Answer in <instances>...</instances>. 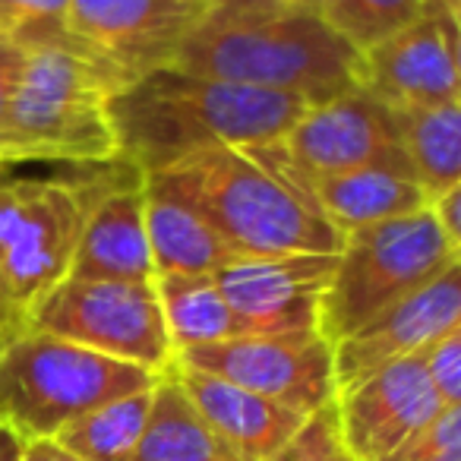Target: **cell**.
Returning <instances> with one entry per match:
<instances>
[{"mask_svg": "<svg viewBox=\"0 0 461 461\" xmlns=\"http://www.w3.org/2000/svg\"><path fill=\"white\" fill-rule=\"evenodd\" d=\"M146 184L196 212L234 257L339 253L345 240L282 140L212 149L152 174Z\"/></svg>", "mask_w": 461, "mask_h": 461, "instance_id": "1", "label": "cell"}, {"mask_svg": "<svg viewBox=\"0 0 461 461\" xmlns=\"http://www.w3.org/2000/svg\"><path fill=\"white\" fill-rule=\"evenodd\" d=\"M303 111L291 95L167 64L114 92L111 127L117 158L152 177L212 149L282 140Z\"/></svg>", "mask_w": 461, "mask_h": 461, "instance_id": "2", "label": "cell"}, {"mask_svg": "<svg viewBox=\"0 0 461 461\" xmlns=\"http://www.w3.org/2000/svg\"><path fill=\"white\" fill-rule=\"evenodd\" d=\"M142 177L123 158L0 161V332H29L39 303L70 276L92 203ZM146 180V177H142Z\"/></svg>", "mask_w": 461, "mask_h": 461, "instance_id": "3", "label": "cell"}, {"mask_svg": "<svg viewBox=\"0 0 461 461\" xmlns=\"http://www.w3.org/2000/svg\"><path fill=\"white\" fill-rule=\"evenodd\" d=\"M205 77L322 104L357 86L360 54L322 16L301 7L209 14L174 58Z\"/></svg>", "mask_w": 461, "mask_h": 461, "instance_id": "4", "label": "cell"}, {"mask_svg": "<svg viewBox=\"0 0 461 461\" xmlns=\"http://www.w3.org/2000/svg\"><path fill=\"white\" fill-rule=\"evenodd\" d=\"M16 39L26 45V70L0 130V161L117 158L111 98L121 83L73 48L60 23Z\"/></svg>", "mask_w": 461, "mask_h": 461, "instance_id": "5", "label": "cell"}, {"mask_svg": "<svg viewBox=\"0 0 461 461\" xmlns=\"http://www.w3.org/2000/svg\"><path fill=\"white\" fill-rule=\"evenodd\" d=\"M155 373L45 332H23L0 351V427L20 442L54 439L67 423L130 392Z\"/></svg>", "mask_w": 461, "mask_h": 461, "instance_id": "6", "label": "cell"}, {"mask_svg": "<svg viewBox=\"0 0 461 461\" xmlns=\"http://www.w3.org/2000/svg\"><path fill=\"white\" fill-rule=\"evenodd\" d=\"M455 263H461V250L448 244L429 205L351 230L335 253L332 282L322 297V339L335 345Z\"/></svg>", "mask_w": 461, "mask_h": 461, "instance_id": "7", "label": "cell"}, {"mask_svg": "<svg viewBox=\"0 0 461 461\" xmlns=\"http://www.w3.org/2000/svg\"><path fill=\"white\" fill-rule=\"evenodd\" d=\"M29 332H45L123 364L161 373L174 364V348L161 320L158 294L149 282L67 276L32 313Z\"/></svg>", "mask_w": 461, "mask_h": 461, "instance_id": "8", "label": "cell"}, {"mask_svg": "<svg viewBox=\"0 0 461 461\" xmlns=\"http://www.w3.org/2000/svg\"><path fill=\"white\" fill-rule=\"evenodd\" d=\"M212 14L209 0H70L64 35L121 89L174 64L184 41Z\"/></svg>", "mask_w": 461, "mask_h": 461, "instance_id": "9", "label": "cell"}, {"mask_svg": "<svg viewBox=\"0 0 461 461\" xmlns=\"http://www.w3.org/2000/svg\"><path fill=\"white\" fill-rule=\"evenodd\" d=\"M177 364L250 389L263 398L313 417L335 402L332 345L320 329L278 335H234L215 345L180 351Z\"/></svg>", "mask_w": 461, "mask_h": 461, "instance_id": "10", "label": "cell"}, {"mask_svg": "<svg viewBox=\"0 0 461 461\" xmlns=\"http://www.w3.org/2000/svg\"><path fill=\"white\" fill-rule=\"evenodd\" d=\"M357 86L392 111L458 102V10L427 0L414 23L360 54Z\"/></svg>", "mask_w": 461, "mask_h": 461, "instance_id": "11", "label": "cell"}, {"mask_svg": "<svg viewBox=\"0 0 461 461\" xmlns=\"http://www.w3.org/2000/svg\"><path fill=\"white\" fill-rule=\"evenodd\" d=\"M335 272V253L234 257L212 272L238 335L320 329V310Z\"/></svg>", "mask_w": 461, "mask_h": 461, "instance_id": "12", "label": "cell"}, {"mask_svg": "<svg viewBox=\"0 0 461 461\" xmlns=\"http://www.w3.org/2000/svg\"><path fill=\"white\" fill-rule=\"evenodd\" d=\"M282 142L307 177H326L357 167H392L411 177L395 111L360 86L322 104H310L282 136Z\"/></svg>", "mask_w": 461, "mask_h": 461, "instance_id": "13", "label": "cell"}, {"mask_svg": "<svg viewBox=\"0 0 461 461\" xmlns=\"http://www.w3.org/2000/svg\"><path fill=\"white\" fill-rule=\"evenodd\" d=\"M345 448L354 461H383L442 408L420 354L395 360L345 385L332 402Z\"/></svg>", "mask_w": 461, "mask_h": 461, "instance_id": "14", "label": "cell"}, {"mask_svg": "<svg viewBox=\"0 0 461 461\" xmlns=\"http://www.w3.org/2000/svg\"><path fill=\"white\" fill-rule=\"evenodd\" d=\"M455 326H461V263L335 341V395L379 366L420 354Z\"/></svg>", "mask_w": 461, "mask_h": 461, "instance_id": "15", "label": "cell"}, {"mask_svg": "<svg viewBox=\"0 0 461 461\" xmlns=\"http://www.w3.org/2000/svg\"><path fill=\"white\" fill-rule=\"evenodd\" d=\"M171 373L193 402V408L203 414V420L215 429L218 439L234 452L238 461L272 458L307 420L272 398L240 389L228 379L190 370L177 360L171 364Z\"/></svg>", "mask_w": 461, "mask_h": 461, "instance_id": "16", "label": "cell"}, {"mask_svg": "<svg viewBox=\"0 0 461 461\" xmlns=\"http://www.w3.org/2000/svg\"><path fill=\"white\" fill-rule=\"evenodd\" d=\"M73 278L149 282L152 257L146 238V180L136 177L92 203L70 266Z\"/></svg>", "mask_w": 461, "mask_h": 461, "instance_id": "17", "label": "cell"}, {"mask_svg": "<svg viewBox=\"0 0 461 461\" xmlns=\"http://www.w3.org/2000/svg\"><path fill=\"white\" fill-rule=\"evenodd\" d=\"M322 215L341 230V238L366 224L392 221L429 205V196L414 177L392 167H357V171L310 177Z\"/></svg>", "mask_w": 461, "mask_h": 461, "instance_id": "18", "label": "cell"}, {"mask_svg": "<svg viewBox=\"0 0 461 461\" xmlns=\"http://www.w3.org/2000/svg\"><path fill=\"white\" fill-rule=\"evenodd\" d=\"M146 238L152 276H212L228 259L230 247L193 209L146 184Z\"/></svg>", "mask_w": 461, "mask_h": 461, "instance_id": "19", "label": "cell"}, {"mask_svg": "<svg viewBox=\"0 0 461 461\" xmlns=\"http://www.w3.org/2000/svg\"><path fill=\"white\" fill-rule=\"evenodd\" d=\"M130 461H238L203 420L171 366L155 379L142 436Z\"/></svg>", "mask_w": 461, "mask_h": 461, "instance_id": "20", "label": "cell"}, {"mask_svg": "<svg viewBox=\"0 0 461 461\" xmlns=\"http://www.w3.org/2000/svg\"><path fill=\"white\" fill-rule=\"evenodd\" d=\"M402 152L411 177L429 199L461 184V108L458 102L436 108L395 111Z\"/></svg>", "mask_w": 461, "mask_h": 461, "instance_id": "21", "label": "cell"}, {"mask_svg": "<svg viewBox=\"0 0 461 461\" xmlns=\"http://www.w3.org/2000/svg\"><path fill=\"white\" fill-rule=\"evenodd\" d=\"M152 285L174 357L238 335V322L212 276H152Z\"/></svg>", "mask_w": 461, "mask_h": 461, "instance_id": "22", "label": "cell"}, {"mask_svg": "<svg viewBox=\"0 0 461 461\" xmlns=\"http://www.w3.org/2000/svg\"><path fill=\"white\" fill-rule=\"evenodd\" d=\"M149 402H152V389L121 395L83 414L79 420L67 423L54 436V442L83 461H130L146 427Z\"/></svg>", "mask_w": 461, "mask_h": 461, "instance_id": "23", "label": "cell"}, {"mask_svg": "<svg viewBox=\"0 0 461 461\" xmlns=\"http://www.w3.org/2000/svg\"><path fill=\"white\" fill-rule=\"evenodd\" d=\"M427 0H332L322 20L357 54L370 51L420 16Z\"/></svg>", "mask_w": 461, "mask_h": 461, "instance_id": "24", "label": "cell"}, {"mask_svg": "<svg viewBox=\"0 0 461 461\" xmlns=\"http://www.w3.org/2000/svg\"><path fill=\"white\" fill-rule=\"evenodd\" d=\"M266 461H354V455L345 448L335 420V408L316 411L303 420V427Z\"/></svg>", "mask_w": 461, "mask_h": 461, "instance_id": "25", "label": "cell"}, {"mask_svg": "<svg viewBox=\"0 0 461 461\" xmlns=\"http://www.w3.org/2000/svg\"><path fill=\"white\" fill-rule=\"evenodd\" d=\"M461 448V404L442 408L429 423L411 433L398 448H392L383 461H429Z\"/></svg>", "mask_w": 461, "mask_h": 461, "instance_id": "26", "label": "cell"}, {"mask_svg": "<svg viewBox=\"0 0 461 461\" xmlns=\"http://www.w3.org/2000/svg\"><path fill=\"white\" fill-rule=\"evenodd\" d=\"M420 360L442 404H461V326L423 348Z\"/></svg>", "mask_w": 461, "mask_h": 461, "instance_id": "27", "label": "cell"}, {"mask_svg": "<svg viewBox=\"0 0 461 461\" xmlns=\"http://www.w3.org/2000/svg\"><path fill=\"white\" fill-rule=\"evenodd\" d=\"M70 0H0V32L20 35L41 23H60Z\"/></svg>", "mask_w": 461, "mask_h": 461, "instance_id": "28", "label": "cell"}, {"mask_svg": "<svg viewBox=\"0 0 461 461\" xmlns=\"http://www.w3.org/2000/svg\"><path fill=\"white\" fill-rule=\"evenodd\" d=\"M23 70H26V45L16 35L0 32V130L7 123L10 104L20 89Z\"/></svg>", "mask_w": 461, "mask_h": 461, "instance_id": "29", "label": "cell"}, {"mask_svg": "<svg viewBox=\"0 0 461 461\" xmlns=\"http://www.w3.org/2000/svg\"><path fill=\"white\" fill-rule=\"evenodd\" d=\"M458 209H461V184L458 186H452V190H446V193H439L436 199H429V212H433V218H436V224L442 228V234L448 238V244H455L461 250V215H458Z\"/></svg>", "mask_w": 461, "mask_h": 461, "instance_id": "30", "label": "cell"}, {"mask_svg": "<svg viewBox=\"0 0 461 461\" xmlns=\"http://www.w3.org/2000/svg\"><path fill=\"white\" fill-rule=\"evenodd\" d=\"M16 461H83V458L70 455L64 446H58L54 439H32V442H23L20 458H16Z\"/></svg>", "mask_w": 461, "mask_h": 461, "instance_id": "31", "label": "cell"}, {"mask_svg": "<svg viewBox=\"0 0 461 461\" xmlns=\"http://www.w3.org/2000/svg\"><path fill=\"white\" fill-rule=\"evenodd\" d=\"M212 14H253V10L291 7V0H209Z\"/></svg>", "mask_w": 461, "mask_h": 461, "instance_id": "32", "label": "cell"}, {"mask_svg": "<svg viewBox=\"0 0 461 461\" xmlns=\"http://www.w3.org/2000/svg\"><path fill=\"white\" fill-rule=\"evenodd\" d=\"M20 448H23V442L0 427V461H16L20 458Z\"/></svg>", "mask_w": 461, "mask_h": 461, "instance_id": "33", "label": "cell"}, {"mask_svg": "<svg viewBox=\"0 0 461 461\" xmlns=\"http://www.w3.org/2000/svg\"><path fill=\"white\" fill-rule=\"evenodd\" d=\"M329 4H332V0H291V7H301V10H307V14H316V16H326Z\"/></svg>", "mask_w": 461, "mask_h": 461, "instance_id": "34", "label": "cell"}, {"mask_svg": "<svg viewBox=\"0 0 461 461\" xmlns=\"http://www.w3.org/2000/svg\"><path fill=\"white\" fill-rule=\"evenodd\" d=\"M429 461H461V448H455V452H446V455H436V458Z\"/></svg>", "mask_w": 461, "mask_h": 461, "instance_id": "35", "label": "cell"}, {"mask_svg": "<svg viewBox=\"0 0 461 461\" xmlns=\"http://www.w3.org/2000/svg\"><path fill=\"white\" fill-rule=\"evenodd\" d=\"M442 4H448L452 10H458V0H442Z\"/></svg>", "mask_w": 461, "mask_h": 461, "instance_id": "36", "label": "cell"}, {"mask_svg": "<svg viewBox=\"0 0 461 461\" xmlns=\"http://www.w3.org/2000/svg\"><path fill=\"white\" fill-rule=\"evenodd\" d=\"M4 348H7V339H4V332H0V351H4Z\"/></svg>", "mask_w": 461, "mask_h": 461, "instance_id": "37", "label": "cell"}]
</instances>
